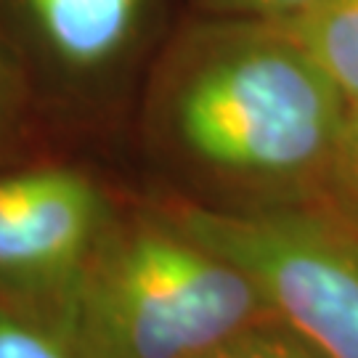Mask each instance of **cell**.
Wrapping results in <instances>:
<instances>
[{
	"instance_id": "1",
	"label": "cell",
	"mask_w": 358,
	"mask_h": 358,
	"mask_svg": "<svg viewBox=\"0 0 358 358\" xmlns=\"http://www.w3.org/2000/svg\"><path fill=\"white\" fill-rule=\"evenodd\" d=\"M350 101L284 24L223 19L186 29L146 96V125L180 159L250 183L332 170Z\"/></svg>"
},
{
	"instance_id": "2",
	"label": "cell",
	"mask_w": 358,
	"mask_h": 358,
	"mask_svg": "<svg viewBox=\"0 0 358 358\" xmlns=\"http://www.w3.org/2000/svg\"><path fill=\"white\" fill-rule=\"evenodd\" d=\"M43 308L85 358H199L273 319L239 266L167 215L112 226L83 273Z\"/></svg>"
},
{
	"instance_id": "3",
	"label": "cell",
	"mask_w": 358,
	"mask_h": 358,
	"mask_svg": "<svg viewBox=\"0 0 358 358\" xmlns=\"http://www.w3.org/2000/svg\"><path fill=\"white\" fill-rule=\"evenodd\" d=\"M250 276L271 316L321 358H358V239L303 213H165Z\"/></svg>"
},
{
	"instance_id": "4",
	"label": "cell",
	"mask_w": 358,
	"mask_h": 358,
	"mask_svg": "<svg viewBox=\"0 0 358 358\" xmlns=\"http://www.w3.org/2000/svg\"><path fill=\"white\" fill-rule=\"evenodd\" d=\"M112 226L103 192L80 170L43 165L0 176V292L53 300Z\"/></svg>"
},
{
	"instance_id": "5",
	"label": "cell",
	"mask_w": 358,
	"mask_h": 358,
	"mask_svg": "<svg viewBox=\"0 0 358 358\" xmlns=\"http://www.w3.org/2000/svg\"><path fill=\"white\" fill-rule=\"evenodd\" d=\"M159 0H0L11 24L56 75L90 83L128 64Z\"/></svg>"
},
{
	"instance_id": "6",
	"label": "cell",
	"mask_w": 358,
	"mask_h": 358,
	"mask_svg": "<svg viewBox=\"0 0 358 358\" xmlns=\"http://www.w3.org/2000/svg\"><path fill=\"white\" fill-rule=\"evenodd\" d=\"M284 27L348 101L358 103V0H313Z\"/></svg>"
},
{
	"instance_id": "7",
	"label": "cell",
	"mask_w": 358,
	"mask_h": 358,
	"mask_svg": "<svg viewBox=\"0 0 358 358\" xmlns=\"http://www.w3.org/2000/svg\"><path fill=\"white\" fill-rule=\"evenodd\" d=\"M0 358L85 356L48 308L0 292Z\"/></svg>"
},
{
	"instance_id": "8",
	"label": "cell",
	"mask_w": 358,
	"mask_h": 358,
	"mask_svg": "<svg viewBox=\"0 0 358 358\" xmlns=\"http://www.w3.org/2000/svg\"><path fill=\"white\" fill-rule=\"evenodd\" d=\"M199 358H321L313 348L303 343L276 319L263 321L252 329L234 334Z\"/></svg>"
},
{
	"instance_id": "9",
	"label": "cell",
	"mask_w": 358,
	"mask_h": 358,
	"mask_svg": "<svg viewBox=\"0 0 358 358\" xmlns=\"http://www.w3.org/2000/svg\"><path fill=\"white\" fill-rule=\"evenodd\" d=\"M223 19H252L284 24L306 11L313 0H196Z\"/></svg>"
},
{
	"instance_id": "10",
	"label": "cell",
	"mask_w": 358,
	"mask_h": 358,
	"mask_svg": "<svg viewBox=\"0 0 358 358\" xmlns=\"http://www.w3.org/2000/svg\"><path fill=\"white\" fill-rule=\"evenodd\" d=\"M24 99V77L16 56L11 35L6 32V27L0 24V138L8 133L13 120L19 117Z\"/></svg>"
},
{
	"instance_id": "11",
	"label": "cell",
	"mask_w": 358,
	"mask_h": 358,
	"mask_svg": "<svg viewBox=\"0 0 358 358\" xmlns=\"http://www.w3.org/2000/svg\"><path fill=\"white\" fill-rule=\"evenodd\" d=\"M332 170H337L358 192V103H350V109H348L345 128H343V138H340V149H337Z\"/></svg>"
}]
</instances>
